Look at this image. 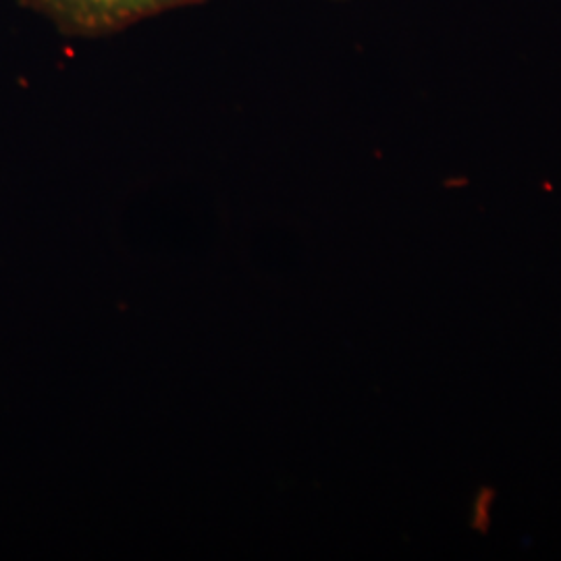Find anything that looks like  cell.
Masks as SVG:
<instances>
[{
    "label": "cell",
    "instance_id": "obj_1",
    "mask_svg": "<svg viewBox=\"0 0 561 561\" xmlns=\"http://www.w3.org/2000/svg\"><path fill=\"white\" fill-rule=\"evenodd\" d=\"M198 2L202 0H21L69 36L115 34L138 21Z\"/></svg>",
    "mask_w": 561,
    "mask_h": 561
}]
</instances>
